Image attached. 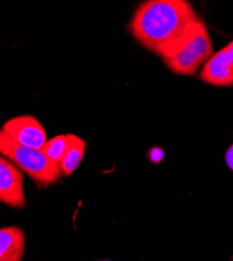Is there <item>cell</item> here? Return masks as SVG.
<instances>
[{
	"label": "cell",
	"mask_w": 233,
	"mask_h": 261,
	"mask_svg": "<svg viewBox=\"0 0 233 261\" xmlns=\"http://www.w3.org/2000/svg\"><path fill=\"white\" fill-rule=\"evenodd\" d=\"M225 160H226L228 167L233 171V144H231L230 147L227 149L226 155H225Z\"/></svg>",
	"instance_id": "8fae6325"
},
{
	"label": "cell",
	"mask_w": 233,
	"mask_h": 261,
	"mask_svg": "<svg viewBox=\"0 0 233 261\" xmlns=\"http://www.w3.org/2000/svg\"><path fill=\"white\" fill-rule=\"evenodd\" d=\"M85 150H86V141L76 135L71 134V140L68 149L62 162L60 163L63 175H65V177L72 175L82 163L85 156Z\"/></svg>",
	"instance_id": "ba28073f"
},
{
	"label": "cell",
	"mask_w": 233,
	"mask_h": 261,
	"mask_svg": "<svg viewBox=\"0 0 233 261\" xmlns=\"http://www.w3.org/2000/svg\"><path fill=\"white\" fill-rule=\"evenodd\" d=\"M2 129L12 140L27 147L42 149L47 142L43 125L32 115L11 118L5 122Z\"/></svg>",
	"instance_id": "277c9868"
},
{
	"label": "cell",
	"mask_w": 233,
	"mask_h": 261,
	"mask_svg": "<svg viewBox=\"0 0 233 261\" xmlns=\"http://www.w3.org/2000/svg\"><path fill=\"white\" fill-rule=\"evenodd\" d=\"M25 251V234L18 226L0 230V261H21Z\"/></svg>",
	"instance_id": "52a82bcc"
},
{
	"label": "cell",
	"mask_w": 233,
	"mask_h": 261,
	"mask_svg": "<svg viewBox=\"0 0 233 261\" xmlns=\"http://www.w3.org/2000/svg\"><path fill=\"white\" fill-rule=\"evenodd\" d=\"M227 47L229 48V50H230V53H231V55H232V57H233V41L229 43V44L227 45Z\"/></svg>",
	"instance_id": "7c38bea8"
},
{
	"label": "cell",
	"mask_w": 233,
	"mask_h": 261,
	"mask_svg": "<svg viewBox=\"0 0 233 261\" xmlns=\"http://www.w3.org/2000/svg\"><path fill=\"white\" fill-rule=\"evenodd\" d=\"M23 172L10 159L0 158V201L4 204L13 208L25 207Z\"/></svg>",
	"instance_id": "5b68a950"
},
{
	"label": "cell",
	"mask_w": 233,
	"mask_h": 261,
	"mask_svg": "<svg viewBox=\"0 0 233 261\" xmlns=\"http://www.w3.org/2000/svg\"><path fill=\"white\" fill-rule=\"evenodd\" d=\"M0 153L27 172L38 185L48 187L58 182L63 171L61 165L53 162L42 149L21 145L0 130Z\"/></svg>",
	"instance_id": "3957f363"
},
{
	"label": "cell",
	"mask_w": 233,
	"mask_h": 261,
	"mask_svg": "<svg viewBox=\"0 0 233 261\" xmlns=\"http://www.w3.org/2000/svg\"><path fill=\"white\" fill-rule=\"evenodd\" d=\"M71 134L58 135L49 140H47L46 144L42 148V151L53 162L60 164L64 158L68 146L70 144Z\"/></svg>",
	"instance_id": "9c48e42d"
},
{
	"label": "cell",
	"mask_w": 233,
	"mask_h": 261,
	"mask_svg": "<svg viewBox=\"0 0 233 261\" xmlns=\"http://www.w3.org/2000/svg\"><path fill=\"white\" fill-rule=\"evenodd\" d=\"M213 55V41L207 27L199 19L162 60L174 73L189 76L196 74Z\"/></svg>",
	"instance_id": "7a4b0ae2"
},
{
	"label": "cell",
	"mask_w": 233,
	"mask_h": 261,
	"mask_svg": "<svg viewBox=\"0 0 233 261\" xmlns=\"http://www.w3.org/2000/svg\"><path fill=\"white\" fill-rule=\"evenodd\" d=\"M199 79L216 87L233 86V57L227 46L214 54L204 64Z\"/></svg>",
	"instance_id": "8992f818"
},
{
	"label": "cell",
	"mask_w": 233,
	"mask_h": 261,
	"mask_svg": "<svg viewBox=\"0 0 233 261\" xmlns=\"http://www.w3.org/2000/svg\"><path fill=\"white\" fill-rule=\"evenodd\" d=\"M147 158L153 163H160L164 158V151L160 147H153L150 149Z\"/></svg>",
	"instance_id": "30bf717a"
},
{
	"label": "cell",
	"mask_w": 233,
	"mask_h": 261,
	"mask_svg": "<svg viewBox=\"0 0 233 261\" xmlns=\"http://www.w3.org/2000/svg\"><path fill=\"white\" fill-rule=\"evenodd\" d=\"M199 19L186 0H149L135 10L130 30L144 48L162 58Z\"/></svg>",
	"instance_id": "6da1fadb"
}]
</instances>
